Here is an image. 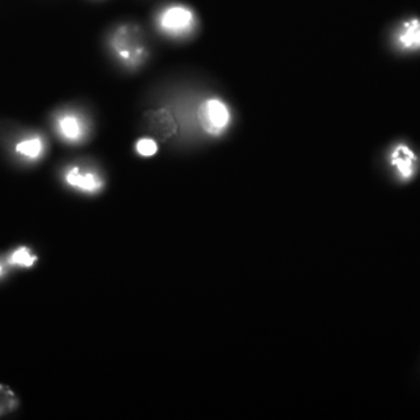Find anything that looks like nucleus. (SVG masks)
<instances>
[{
  "label": "nucleus",
  "instance_id": "1",
  "mask_svg": "<svg viewBox=\"0 0 420 420\" xmlns=\"http://www.w3.org/2000/svg\"><path fill=\"white\" fill-rule=\"evenodd\" d=\"M110 47L115 57L127 67H137L146 57V48L141 41L139 30L130 25L119 27L112 34Z\"/></svg>",
  "mask_w": 420,
  "mask_h": 420
},
{
  "label": "nucleus",
  "instance_id": "2",
  "mask_svg": "<svg viewBox=\"0 0 420 420\" xmlns=\"http://www.w3.org/2000/svg\"><path fill=\"white\" fill-rule=\"evenodd\" d=\"M195 25V14L184 5H170L158 16V26L170 37H186L193 32Z\"/></svg>",
  "mask_w": 420,
  "mask_h": 420
},
{
  "label": "nucleus",
  "instance_id": "3",
  "mask_svg": "<svg viewBox=\"0 0 420 420\" xmlns=\"http://www.w3.org/2000/svg\"><path fill=\"white\" fill-rule=\"evenodd\" d=\"M197 119L208 134L220 136L231 125V110L223 100L208 98L199 107Z\"/></svg>",
  "mask_w": 420,
  "mask_h": 420
},
{
  "label": "nucleus",
  "instance_id": "4",
  "mask_svg": "<svg viewBox=\"0 0 420 420\" xmlns=\"http://www.w3.org/2000/svg\"><path fill=\"white\" fill-rule=\"evenodd\" d=\"M64 181L74 189L93 194L103 188L104 181L95 170L82 166H71L64 172Z\"/></svg>",
  "mask_w": 420,
  "mask_h": 420
},
{
  "label": "nucleus",
  "instance_id": "5",
  "mask_svg": "<svg viewBox=\"0 0 420 420\" xmlns=\"http://www.w3.org/2000/svg\"><path fill=\"white\" fill-rule=\"evenodd\" d=\"M57 132L66 143H81L87 134V124L80 115L64 111L57 117Z\"/></svg>",
  "mask_w": 420,
  "mask_h": 420
},
{
  "label": "nucleus",
  "instance_id": "6",
  "mask_svg": "<svg viewBox=\"0 0 420 420\" xmlns=\"http://www.w3.org/2000/svg\"><path fill=\"white\" fill-rule=\"evenodd\" d=\"M146 119L151 130L161 139H170L179 131L177 117L166 107L147 112Z\"/></svg>",
  "mask_w": 420,
  "mask_h": 420
},
{
  "label": "nucleus",
  "instance_id": "7",
  "mask_svg": "<svg viewBox=\"0 0 420 420\" xmlns=\"http://www.w3.org/2000/svg\"><path fill=\"white\" fill-rule=\"evenodd\" d=\"M416 163L417 157L414 151L404 144L397 145L391 153V163L396 167L397 172L403 180H409L414 177Z\"/></svg>",
  "mask_w": 420,
  "mask_h": 420
},
{
  "label": "nucleus",
  "instance_id": "8",
  "mask_svg": "<svg viewBox=\"0 0 420 420\" xmlns=\"http://www.w3.org/2000/svg\"><path fill=\"white\" fill-rule=\"evenodd\" d=\"M396 42L402 49H420V21L410 19L405 21L397 30Z\"/></svg>",
  "mask_w": 420,
  "mask_h": 420
},
{
  "label": "nucleus",
  "instance_id": "9",
  "mask_svg": "<svg viewBox=\"0 0 420 420\" xmlns=\"http://www.w3.org/2000/svg\"><path fill=\"white\" fill-rule=\"evenodd\" d=\"M16 151L27 159L37 161L44 154L45 144L41 138H28L18 144Z\"/></svg>",
  "mask_w": 420,
  "mask_h": 420
},
{
  "label": "nucleus",
  "instance_id": "10",
  "mask_svg": "<svg viewBox=\"0 0 420 420\" xmlns=\"http://www.w3.org/2000/svg\"><path fill=\"white\" fill-rule=\"evenodd\" d=\"M37 257L26 247H18L7 258V263L11 267H32L37 262Z\"/></svg>",
  "mask_w": 420,
  "mask_h": 420
},
{
  "label": "nucleus",
  "instance_id": "11",
  "mask_svg": "<svg viewBox=\"0 0 420 420\" xmlns=\"http://www.w3.org/2000/svg\"><path fill=\"white\" fill-rule=\"evenodd\" d=\"M18 399L11 389L0 385V416L10 414L14 409H17Z\"/></svg>",
  "mask_w": 420,
  "mask_h": 420
},
{
  "label": "nucleus",
  "instance_id": "12",
  "mask_svg": "<svg viewBox=\"0 0 420 420\" xmlns=\"http://www.w3.org/2000/svg\"><path fill=\"white\" fill-rule=\"evenodd\" d=\"M158 144L156 140L151 139V138H143V139L138 140L137 145H136V150L138 154L141 157H152L158 152Z\"/></svg>",
  "mask_w": 420,
  "mask_h": 420
},
{
  "label": "nucleus",
  "instance_id": "13",
  "mask_svg": "<svg viewBox=\"0 0 420 420\" xmlns=\"http://www.w3.org/2000/svg\"><path fill=\"white\" fill-rule=\"evenodd\" d=\"M5 274H6V267H5V264L0 260V278L3 277Z\"/></svg>",
  "mask_w": 420,
  "mask_h": 420
}]
</instances>
